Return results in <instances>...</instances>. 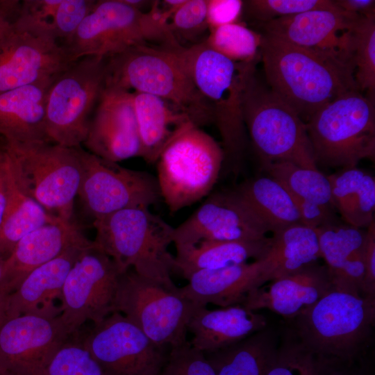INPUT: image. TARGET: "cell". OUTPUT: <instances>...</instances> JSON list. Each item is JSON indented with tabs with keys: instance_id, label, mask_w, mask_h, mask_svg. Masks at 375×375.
Segmentation results:
<instances>
[{
	"instance_id": "47",
	"label": "cell",
	"mask_w": 375,
	"mask_h": 375,
	"mask_svg": "<svg viewBox=\"0 0 375 375\" xmlns=\"http://www.w3.org/2000/svg\"><path fill=\"white\" fill-rule=\"evenodd\" d=\"M12 177L10 150L3 140L0 142V225L7 206Z\"/></svg>"
},
{
	"instance_id": "55",
	"label": "cell",
	"mask_w": 375,
	"mask_h": 375,
	"mask_svg": "<svg viewBox=\"0 0 375 375\" xmlns=\"http://www.w3.org/2000/svg\"><path fill=\"white\" fill-rule=\"evenodd\" d=\"M161 375V374H160Z\"/></svg>"
},
{
	"instance_id": "36",
	"label": "cell",
	"mask_w": 375,
	"mask_h": 375,
	"mask_svg": "<svg viewBox=\"0 0 375 375\" xmlns=\"http://www.w3.org/2000/svg\"><path fill=\"white\" fill-rule=\"evenodd\" d=\"M262 35L235 22L210 30L206 44L237 62H254L259 53Z\"/></svg>"
},
{
	"instance_id": "49",
	"label": "cell",
	"mask_w": 375,
	"mask_h": 375,
	"mask_svg": "<svg viewBox=\"0 0 375 375\" xmlns=\"http://www.w3.org/2000/svg\"><path fill=\"white\" fill-rule=\"evenodd\" d=\"M351 365L324 364L320 375H365L360 370H356Z\"/></svg>"
},
{
	"instance_id": "34",
	"label": "cell",
	"mask_w": 375,
	"mask_h": 375,
	"mask_svg": "<svg viewBox=\"0 0 375 375\" xmlns=\"http://www.w3.org/2000/svg\"><path fill=\"white\" fill-rule=\"evenodd\" d=\"M59 219L60 218L49 213L24 194L17 186L13 175L7 206L0 225V254L6 259L24 236Z\"/></svg>"
},
{
	"instance_id": "16",
	"label": "cell",
	"mask_w": 375,
	"mask_h": 375,
	"mask_svg": "<svg viewBox=\"0 0 375 375\" xmlns=\"http://www.w3.org/2000/svg\"><path fill=\"white\" fill-rule=\"evenodd\" d=\"M268 232L235 190L220 191L174 228L173 243L176 247L202 241H258L266 239Z\"/></svg>"
},
{
	"instance_id": "29",
	"label": "cell",
	"mask_w": 375,
	"mask_h": 375,
	"mask_svg": "<svg viewBox=\"0 0 375 375\" xmlns=\"http://www.w3.org/2000/svg\"><path fill=\"white\" fill-rule=\"evenodd\" d=\"M133 95L141 158L147 163H153L176 132L192 121L186 114L163 99L140 92H133Z\"/></svg>"
},
{
	"instance_id": "9",
	"label": "cell",
	"mask_w": 375,
	"mask_h": 375,
	"mask_svg": "<svg viewBox=\"0 0 375 375\" xmlns=\"http://www.w3.org/2000/svg\"><path fill=\"white\" fill-rule=\"evenodd\" d=\"M243 119L262 165L289 162L318 169L306 123L297 112L256 77L247 83L242 104Z\"/></svg>"
},
{
	"instance_id": "27",
	"label": "cell",
	"mask_w": 375,
	"mask_h": 375,
	"mask_svg": "<svg viewBox=\"0 0 375 375\" xmlns=\"http://www.w3.org/2000/svg\"><path fill=\"white\" fill-rule=\"evenodd\" d=\"M180 294L201 306L221 307L242 304L252 290L266 283L265 267L260 259L216 270L192 274Z\"/></svg>"
},
{
	"instance_id": "43",
	"label": "cell",
	"mask_w": 375,
	"mask_h": 375,
	"mask_svg": "<svg viewBox=\"0 0 375 375\" xmlns=\"http://www.w3.org/2000/svg\"><path fill=\"white\" fill-rule=\"evenodd\" d=\"M95 3L93 0H61L52 22L54 39L64 42L69 40Z\"/></svg>"
},
{
	"instance_id": "41",
	"label": "cell",
	"mask_w": 375,
	"mask_h": 375,
	"mask_svg": "<svg viewBox=\"0 0 375 375\" xmlns=\"http://www.w3.org/2000/svg\"><path fill=\"white\" fill-rule=\"evenodd\" d=\"M60 1L25 0L22 1L18 17L12 24L13 27L17 30L28 32L37 36L54 39L52 33V22Z\"/></svg>"
},
{
	"instance_id": "37",
	"label": "cell",
	"mask_w": 375,
	"mask_h": 375,
	"mask_svg": "<svg viewBox=\"0 0 375 375\" xmlns=\"http://www.w3.org/2000/svg\"><path fill=\"white\" fill-rule=\"evenodd\" d=\"M38 375H108L83 342L80 330L54 352Z\"/></svg>"
},
{
	"instance_id": "44",
	"label": "cell",
	"mask_w": 375,
	"mask_h": 375,
	"mask_svg": "<svg viewBox=\"0 0 375 375\" xmlns=\"http://www.w3.org/2000/svg\"><path fill=\"white\" fill-rule=\"evenodd\" d=\"M169 27L174 38L178 35L192 39L199 35L208 28L206 0H185L172 16Z\"/></svg>"
},
{
	"instance_id": "2",
	"label": "cell",
	"mask_w": 375,
	"mask_h": 375,
	"mask_svg": "<svg viewBox=\"0 0 375 375\" xmlns=\"http://www.w3.org/2000/svg\"><path fill=\"white\" fill-rule=\"evenodd\" d=\"M172 49L210 110L222 140L224 162L237 170L247 144L243 96L255 62H234L204 42Z\"/></svg>"
},
{
	"instance_id": "39",
	"label": "cell",
	"mask_w": 375,
	"mask_h": 375,
	"mask_svg": "<svg viewBox=\"0 0 375 375\" xmlns=\"http://www.w3.org/2000/svg\"><path fill=\"white\" fill-rule=\"evenodd\" d=\"M323 365L291 333L278 344L265 375H320Z\"/></svg>"
},
{
	"instance_id": "53",
	"label": "cell",
	"mask_w": 375,
	"mask_h": 375,
	"mask_svg": "<svg viewBox=\"0 0 375 375\" xmlns=\"http://www.w3.org/2000/svg\"><path fill=\"white\" fill-rule=\"evenodd\" d=\"M5 260L6 259L0 254V281L3 275Z\"/></svg>"
},
{
	"instance_id": "35",
	"label": "cell",
	"mask_w": 375,
	"mask_h": 375,
	"mask_svg": "<svg viewBox=\"0 0 375 375\" xmlns=\"http://www.w3.org/2000/svg\"><path fill=\"white\" fill-rule=\"evenodd\" d=\"M262 166L267 175L280 182L292 198L335 209L328 176L319 169L303 168L289 162Z\"/></svg>"
},
{
	"instance_id": "6",
	"label": "cell",
	"mask_w": 375,
	"mask_h": 375,
	"mask_svg": "<svg viewBox=\"0 0 375 375\" xmlns=\"http://www.w3.org/2000/svg\"><path fill=\"white\" fill-rule=\"evenodd\" d=\"M178 44L156 2L144 12L124 0H101L61 45L74 62L87 56L108 58L140 45Z\"/></svg>"
},
{
	"instance_id": "10",
	"label": "cell",
	"mask_w": 375,
	"mask_h": 375,
	"mask_svg": "<svg viewBox=\"0 0 375 375\" xmlns=\"http://www.w3.org/2000/svg\"><path fill=\"white\" fill-rule=\"evenodd\" d=\"M8 146L21 191L49 213L71 221L82 176L78 147L53 142Z\"/></svg>"
},
{
	"instance_id": "32",
	"label": "cell",
	"mask_w": 375,
	"mask_h": 375,
	"mask_svg": "<svg viewBox=\"0 0 375 375\" xmlns=\"http://www.w3.org/2000/svg\"><path fill=\"white\" fill-rule=\"evenodd\" d=\"M336 209L346 224L367 228L374 221V177L357 167L327 176Z\"/></svg>"
},
{
	"instance_id": "31",
	"label": "cell",
	"mask_w": 375,
	"mask_h": 375,
	"mask_svg": "<svg viewBox=\"0 0 375 375\" xmlns=\"http://www.w3.org/2000/svg\"><path fill=\"white\" fill-rule=\"evenodd\" d=\"M278 344L276 334L266 327L233 345L204 354L216 375H265Z\"/></svg>"
},
{
	"instance_id": "42",
	"label": "cell",
	"mask_w": 375,
	"mask_h": 375,
	"mask_svg": "<svg viewBox=\"0 0 375 375\" xmlns=\"http://www.w3.org/2000/svg\"><path fill=\"white\" fill-rule=\"evenodd\" d=\"M161 375H216L204 353L189 342L170 348Z\"/></svg>"
},
{
	"instance_id": "17",
	"label": "cell",
	"mask_w": 375,
	"mask_h": 375,
	"mask_svg": "<svg viewBox=\"0 0 375 375\" xmlns=\"http://www.w3.org/2000/svg\"><path fill=\"white\" fill-rule=\"evenodd\" d=\"M360 17L334 5L258 25L262 33L338 60L355 71L352 32Z\"/></svg>"
},
{
	"instance_id": "18",
	"label": "cell",
	"mask_w": 375,
	"mask_h": 375,
	"mask_svg": "<svg viewBox=\"0 0 375 375\" xmlns=\"http://www.w3.org/2000/svg\"><path fill=\"white\" fill-rule=\"evenodd\" d=\"M70 335L60 315L8 318L0 327V365L18 375H38Z\"/></svg>"
},
{
	"instance_id": "33",
	"label": "cell",
	"mask_w": 375,
	"mask_h": 375,
	"mask_svg": "<svg viewBox=\"0 0 375 375\" xmlns=\"http://www.w3.org/2000/svg\"><path fill=\"white\" fill-rule=\"evenodd\" d=\"M235 191L272 233L301 224L290 194L269 175L248 180Z\"/></svg>"
},
{
	"instance_id": "46",
	"label": "cell",
	"mask_w": 375,
	"mask_h": 375,
	"mask_svg": "<svg viewBox=\"0 0 375 375\" xmlns=\"http://www.w3.org/2000/svg\"><path fill=\"white\" fill-rule=\"evenodd\" d=\"M363 295L375 299V222L366 228Z\"/></svg>"
},
{
	"instance_id": "54",
	"label": "cell",
	"mask_w": 375,
	"mask_h": 375,
	"mask_svg": "<svg viewBox=\"0 0 375 375\" xmlns=\"http://www.w3.org/2000/svg\"><path fill=\"white\" fill-rule=\"evenodd\" d=\"M2 138L0 137V140H1Z\"/></svg>"
},
{
	"instance_id": "23",
	"label": "cell",
	"mask_w": 375,
	"mask_h": 375,
	"mask_svg": "<svg viewBox=\"0 0 375 375\" xmlns=\"http://www.w3.org/2000/svg\"><path fill=\"white\" fill-rule=\"evenodd\" d=\"M92 241L74 245L53 260L31 272L17 288L8 295V319L28 313L58 315L66 277L82 250Z\"/></svg>"
},
{
	"instance_id": "25",
	"label": "cell",
	"mask_w": 375,
	"mask_h": 375,
	"mask_svg": "<svg viewBox=\"0 0 375 375\" xmlns=\"http://www.w3.org/2000/svg\"><path fill=\"white\" fill-rule=\"evenodd\" d=\"M317 229L320 256L335 288L364 296L366 229L338 221Z\"/></svg>"
},
{
	"instance_id": "15",
	"label": "cell",
	"mask_w": 375,
	"mask_h": 375,
	"mask_svg": "<svg viewBox=\"0 0 375 375\" xmlns=\"http://www.w3.org/2000/svg\"><path fill=\"white\" fill-rule=\"evenodd\" d=\"M83 343L108 375H160L167 356L134 323L113 312L87 331Z\"/></svg>"
},
{
	"instance_id": "30",
	"label": "cell",
	"mask_w": 375,
	"mask_h": 375,
	"mask_svg": "<svg viewBox=\"0 0 375 375\" xmlns=\"http://www.w3.org/2000/svg\"><path fill=\"white\" fill-rule=\"evenodd\" d=\"M270 238L268 249L261 259L266 283L321 258L317 228L297 224L273 233Z\"/></svg>"
},
{
	"instance_id": "1",
	"label": "cell",
	"mask_w": 375,
	"mask_h": 375,
	"mask_svg": "<svg viewBox=\"0 0 375 375\" xmlns=\"http://www.w3.org/2000/svg\"><path fill=\"white\" fill-rule=\"evenodd\" d=\"M261 35L259 53L268 87L305 123L342 94L359 90L354 69L347 64L270 35Z\"/></svg>"
},
{
	"instance_id": "4",
	"label": "cell",
	"mask_w": 375,
	"mask_h": 375,
	"mask_svg": "<svg viewBox=\"0 0 375 375\" xmlns=\"http://www.w3.org/2000/svg\"><path fill=\"white\" fill-rule=\"evenodd\" d=\"M95 245L110 257L122 272L175 287L171 274L174 256L168 251L174 227L149 207L125 208L93 221Z\"/></svg>"
},
{
	"instance_id": "26",
	"label": "cell",
	"mask_w": 375,
	"mask_h": 375,
	"mask_svg": "<svg viewBox=\"0 0 375 375\" xmlns=\"http://www.w3.org/2000/svg\"><path fill=\"white\" fill-rule=\"evenodd\" d=\"M267 319L240 304L210 310L199 307L188 322L190 345L211 353L233 345L267 327Z\"/></svg>"
},
{
	"instance_id": "28",
	"label": "cell",
	"mask_w": 375,
	"mask_h": 375,
	"mask_svg": "<svg viewBox=\"0 0 375 375\" xmlns=\"http://www.w3.org/2000/svg\"><path fill=\"white\" fill-rule=\"evenodd\" d=\"M270 238L258 241H202L176 246L175 270L187 279L192 274L216 270L262 259L270 244Z\"/></svg>"
},
{
	"instance_id": "20",
	"label": "cell",
	"mask_w": 375,
	"mask_h": 375,
	"mask_svg": "<svg viewBox=\"0 0 375 375\" xmlns=\"http://www.w3.org/2000/svg\"><path fill=\"white\" fill-rule=\"evenodd\" d=\"M72 62L56 40L13 27L0 40V93L56 77Z\"/></svg>"
},
{
	"instance_id": "13",
	"label": "cell",
	"mask_w": 375,
	"mask_h": 375,
	"mask_svg": "<svg viewBox=\"0 0 375 375\" xmlns=\"http://www.w3.org/2000/svg\"><path fill=\"white\" fill-rule=\"evenodd\" d=\"M122 272L93 241L82 250L66 277L60 300V317L69 334L115 312Z\"/></svg>"
},
{
	"instance_id": "5",
	"label": "cell",
	"mask_w": 375,
	"mask_h": 375,
	"mask_svg": "<svg viewBox=\"0 0 375 375\" xmlns=\"http://www.w3.org/2000/svg\"><path fill=\"white\" fill-rule=\"evenodd\" d=\"M172 46L140 45L106 58L105 86L163 99L199 127L212 123L208 108Z\"/></svg>"
},
{
	"instance_id": "40",
	"label": "cell",
	"mask_w": 375,
	"mask_h": 375,
	"mask_svg": "<svg viewBox=\"0 0 375 375\" xmlns=\"http://www.w3.org/2000/svg\"><path fill=\"white\" fill-rule=\"evenodd\" d=\"M330 0H250L243 1L247 15L257 24L308 10L333 7Z\"/></svg>"
},
{
	"instance_id": "19",
	"label": "cell",
	"mask_w": 375,
	"mask_h": 375,
	"mask_svg": "<svg viewBox=\"0 0 375 375\" xmlns=\"http://www.w3.org/2000/svg\"><path fill=\"white\" fill-rule=\"evenodd\" d=\"M83 144L91 153L115 162L141 157L132 92L104 86Z\"/></svg>"
},
{
	"instance_id": "24",
	"label": "cell",
	"mask_w": 375,
	"mask_h": 375,
	"mask_svg": "<svg viewBox=\"0 0 375 375\" xmlns=\"http://www.w3.org/2000/svg\"><path fill=\"white\" fill-rule=\"evenodd\" d=\"M56 77L0 93V137L9 146L51 142L45 109L47 92Z\"/></svg>"
},
{
	"instance_id": "8",
	"label": "cell",
	"mask_w": 375,
	"mask_h": 375,
	"mask_svg": "<svg viewBox=\"0 0 375 375\" xmlns=\"http://www.w3.org/2000/svg\"><path fill=\"white\" fill-rule=\"evenodd\" d=\"M223 148L192 122L183 126L156 161L160 197L171 212L189 206L211 192L224 162Z\"/></svg>"
},
{
	"instance_id": "7",
	"label": "cell",
	"mask_w": 375,
	"mask_h": 375,
	"mask_svg": "<svg viewBox=\"0 0 375 375\" xmlns=\"http://www.w3.org/2000/svg\"><path fill=\"white\" fill-rule=\"evenodd\" d=\"M317 165L342 169L375 158V99L357 90L342 94L306 122Z\"/></svg>"
},
{
	"instance_id": "38",
	"label": "cell",
	"mask_w": 375,
	"mask_h": 375,
	"mask_svg": "<svg viewBox=\"0 0 375 375\" xmlns=\"http://www.w3.org/2000/svg\"><path fill=\"white\" fill-rule=\"evenodd\" d=\"M352 38L355 81L360 92L375 99V17H360Z\"/></svg>"
},
{
	"instance_id": "22",
	"label": "cell",
	"mask_w": 375,
	"mask_h": 375,
	"mask_svg": "<svg viewBox=\"0 0 375 375\" xmlns=\"http://www.w3.org/2000/svg\"><path fill=\"white\" fill-rule=\"evenodd\" d=\"M88 240L75 224L62 219L33 231L5 260L0 290L11 294L33 269Z\"/></svg>"
},
{
	"instance_id": "45",
	"label": "cell",
	"mask_w": 375,
	"mask_h": 375,
	"mask_svg": "<svg viewBox=\"0 0 375 375\" xmlns=\"http://www.w3.org/2000/svg\"><path fill=\"white\" fill-rule=\"evenodd\" d=\"M243 10L240 0H206V22L209 30L238 22Z\"/></svg>"
},
{
	"instance_id": "51",
	"label": "cell",
	"mask_w": 375,
	"mask_h": 375,
	"mask_svg": "<svg viewBox=\"0 0 375 375\" xmlns=\"http://www.w3.org/2000/svg\"><path fill=\"white\" fill-rule=\"evenodd\" d=\"M12 28L11 22L0 16V39L7 35Z\"/></svg>"
},
{
	"instance_id": "21",
	"label": "cell",
	"mask_w": 375,
	"mask_h": 375,
	"mask_svg": "<svg viewBox=\"0 0 375 375\" xmlns=\"http://www.w3.org/2000/svg\"><path fill=\"white\" fill-rule=\"evenodd\" d=\"M333 289L326 266L315 262L252 290L240 305L293 319Z\"/></svg>"
},
{
	"instance_id": "3",
	"label": "cell",
	"mask_w": 375,
	"mask_h": 375,
	"mask_svg": "<svg viewBox=\"0 0 375 375\" xmlns=\"http://www.w3.org/2000/svg\"><path fill=\"white\" fill-rule=\"evenodd\" d=\"M375 299L333 289L293 319L292 333L319 361L351 365L372 339Z\"/></svg>"
},
{
	"instance_id": "11",
	"label": "cell",
	"mask_w": 375,
	"mask_h": 375,
	"mask_svg": "<svg viewBox=\"0 0 375 375\" xmlns=\"http://www.w3.org/2000/svg\"><path fill=\"white\" fill-rule=\"evenodd\" d=\"M200 306L183 297L179 288L142 276L132 269L119 277L115 312L126 317L161 348L188 342L187 326Z\"/></svg>"
},
{
	"instance_id": "50",
	"label": "cell",
	"mask_w": 375,
	"mask_h": 375,
	"mask_svg": "<svg viewBox=\"0 0 375 375\" xmlns=\"http://www.w3.org/2000/svg\"><path fill=\"white\" fill-rule=\"evenodd\" d=\"M8 295L0 290V327L8 319L7 304Z\"/></svg>"
},
{
	"instance_id": "48",
	"label": "cell",
	"mask_w": 375,
	"mask_h": 375,
	"mask_svg": "<svg viewBox=\"0 0 375 375\" xmlns=\"http://www.w3.org/2000/svg\"><path fill=\"white\" fill-rule=\"evenodd\" d=\"M334 5L346 12L364 17H375L374 0H333Z\"/></svg>"
},
{
	"instance_id": "12",
	"label": "cell",
	"mask_w": 375,
	"mask_h": 375,
	"mask_svg": "<svg viewBox=\"0 0 375 375\" xmlns=\"http://www.w3.org/2000/svg\"><path fill=\"white\" fill-rule=\"evenodd\" d=\"M106 60L87 56L72 62L50 85L46 128L50 141L67 147L83 144L105 86Z\"/></svg>"
},
{
	"instance_id": "52",
	"label": "cell",
	"mask_w": 375,
	"mask_h": 375,
	"mask_svg": "<svg viewBox=\"0 0 375 375\" xmlns=\"http://www.w3.org/2000/svg\"><path fill=\"white\" fill-rule=\"evenodd\" d=\"M0 375H18V374L12 372L11 371L7 369L4 367H3L1 365H0Z\"/></svg>"
},
{
	"instance_id": "14",
	"label": "cell",
	"mask_w": 375,
	"mask_h": 375,
	"mask_svg": "<svg viewBox=\"0 0 375 375\" xmlns=\"http://www.w3.org/2000/svg\"><path fill=\"white\" fill-rule=\"evenodd\" d=\"M82 167L78 192L94 220L132 207H150L161 199L156 177L122 167L78 147Z\"/></svg>"
}]
</instances>
